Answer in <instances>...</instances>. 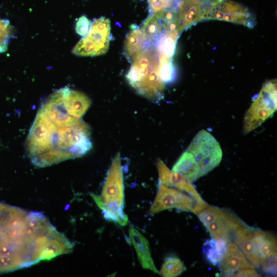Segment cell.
Masks as SVG:
<instances>
[{
	"label": "cell",
	"instance_id": "cell-1",
	"mask_svg": "<svg viewBox=\"0 0 277 277\" xmlns=\"http://www.w3.org/2000/svg\"><path fill=\"white\" fill-rule=\"evenodd\" d=\"M90 134L81 118L48 114L39 108L27 137V155L40 167L81 157L92 147Z\"/></svg>",
	"mask_w": 277,
	"mask_h": 277
},
{
	"label": "cell",
	"instance_id": "cell-2",
	"mask_svg": "<svg viewBox=\"0 0 277 277\" xmlns=\"http://www.w3.org/2000/svg\"><path fill=\"white\" fill-rule=\"evenodd\" d=\"M29 211L0 202V273L29 267L43 260L54 231L31 219Z\"/></svg>",
	"mask_w": 277,
	"mask_h": 277
},
{
	"label": "cell",
	"instance_id": "cell-3",
	"mask_svg": "<svg viewBox=\"0 0 277 277\" xmlns=\"http://www.w3.org/2000/svg\"><path fill=\"white\" fill-rule=\"evenodd\" d=\"M159 55L154 46L145 48L132 61L126 75L129 84L139 94L155 102L163 98L165 84L159 75Z\"/></svg>",
	"mask_w": 277,
	"mask_h": 277
},
{
	"label": "cell",
	"instance_id": "cell-4",
	"mask_svg": "<svg viewBox=\"0 0 277 277\" xmlns=\"http://www.w3.org/2000/svg\"><path fill=\"white\" fill-rule=\"evenodd\" d=\"M192 155L200 172V177L217 167L222 159L221 146L215 137L205 130H200L186 149Z\"/></svg>",
	"mask_w": 277,
	"mask_h": 277
},
{
	"label": "cell",
	"instance_id": "cell-5",
	"mask_svg": "<svg viewBox=\"0 0 277 277\" xmlns=\"http://www.w3.org/2000/svg\"><path fill=\"white\" fill-rule=\"evenodd\" d=\"M276 110V81L266 82L254 98L244 119V131L248 133L253 130Z\"/></svg>",
	"mask_w": 277,
	"mask_h": 277
},
{
	"label": "cell",
	"instance_id": "cell-6",
	"mask_svg": "<svg viewBox=\"0 0 277 277\" xmlns=\"http://www.w3.org/2000/svg\"><path fill=\"white\" fill-rule=\"evenodd\" d=\"M100 208L107 206L123 209L124 188L122 166L120 152L114 157L108 171L101 196L91 194Z\"/></svg>",
	"mask_w": 277,
	"mask_h": 277
},
{
	"label": "cell",
	"instance_id": "cell-7",
	"mask_svg": "<svg viewBox=\"0 0 277 277\" xmlns=\"http://www.w3.org/2000/svg\"><path fill=\"white\" fill-rule=\"evenodd\" d=\"M109 19L101 17L90 25L88 34L82 38L72 50L80 56H93L103 54L108 50L111 39Z\"/></svg>",
	"mask_w": 277,
	"mask_h": 277
},
{
	"label": "cell",
	"instance_id": "cell-8",
	"mask_svg": "<svg viewBox=\"0 0 277 277\" xmlns=\"http://www.w3.org/2000/svg\"><path fill=\"white\" fill-rule=\"evenodd\" d=\"M204 19H216L243 25L252 28L255 25L254 15L241 4L231 0H220L212 4Z\"/></svg>",
	"mask_w": 277,
	"mask_h": 277
},
{
	"label": "cell",
	"instance_id": "cell-9",
	"mask_svg": "<svg viewBox=\"0 0 277 277\" xmlns=\"http://www.w3.org/2000/svg\"><path fill=\"white\" fill-rule=\"evenodd\" d=\"M195 201L193 195L160 183L156 197L150 209V213L155 214L174 208L182 211L192 212Z\"/></svg>",
	"mask_w": 277,
	"mask_h": 277
},
{
	"label": "cell",
	"instance_id": "cell-10",
	"mask_svg": "<svg viewBox=\"0 0 277 277\" xmlns=\"http://www.w3.org/2000/svg\"><path fill=\"white\" fill-rule=\"evenodd\" d=\"M243 223L230 211L218 208L214 217L206 227L214 240L224 239L229 242H232L235 232Z\"/></svg>",
	"mask_w": 277,
	"mask_h": 277
},
{
	"label": "cell",
	"instance_id": "cell-11",
	"mask_svg": "<svg viewBox=\"0 0 277 277\" xmlns=\"http://www.w3.org/2000/svg\"><path fill=\"white\" fill-rule=\"evenodd\" d=\"M220 0H181L176 5L181 31L204 19L209 7Z\"/></svg>",
	"mask_w": 277,
	"mask_h": 277
},
{
	"label": "cell",
	"instance_id": "cell-12",
	"mask_svg": "<svg viewBox=\"0 0 277 277\" xmlns=\"http://www.w3.org/2000/svg\"><path fill=\"white\" fill-rule=\"evenodd\" d=\"M221 275L232 276L245 268H254L237 245L232 242L227 243L226 252L220 261Z\"/></svg>",
	"mask_w": 277,
	"mask_h": 277
},
{
	"label": "cell",
	"instance_id": "cell-13",
	"mask_svg": "<svg viewBox=\"0 0 277 277\" xmlns=\"http://www.w3.org/2000/svg\"><path fill=\"white\" fill-rule=\"evenodd\" d=\"M254 230L243 223L235 232L232 242L240 249L253 267L258 268L260 266V259L252 241Z\"/></svg>",
	"mask_w": 277,
	"mask_h": 277
},
{
	"label": "cell",
	"instance_id": "cell-14",
	"mask_svg": "<svg viewBox=\"0 0 277 277\" xmlns=\"http://www.w3.org/2000/svg\"><path fill=\"white\" fill-rule=\"evenodd\" d=\"M157 168L160 184L174 187L192 195H200L191 183L181 174L171 171L161 160L157 162Z\"/></svg>",
	"mask_w": 277,
	"mask_h": 277
},
{
	"label": "cell",
	"instance_id": "cell-15",
	"mask_svg": "<svg viewBox=\"0 0 277 277\" xmlns=\"http://www.w3.org/2000/svg\"><path fill=\"white\" fill-rule=\"evenodd\" d=\"M129 235L142 267L159 274L151 256L147 240L139 231L132 227L129 229Z\"/></svg>",
	"mask_w": 277,
	"mask_h": 277
},
{
	"label": "cell",
	"instance_id": "cell-16",
	"mask_svg": "<svg viewBox=\"0 0 277 277\" xmlns=\"http://www.w3.org/2000/svg\"><path fill=\"white\" fill-rule=\"evenodd\" d=\"M64 103L69 113L81 118L91 105L90 98L84 93L68 87L63 88Z\"/></svg>",
	"mask_w": 277,
	"mask_h": 277
},
{
	"label": "cell",
	"instance_id": "cell-17",
	"mask_svg": "<svg viewBox=\"0 0 277 277\" xmlns=\"http://www.w3.org/2000/svg\"><path fill=\"white\" fill-rule=\"evenodd\" d=\"M133 26L126 36L123 50V54L130 63L143 49L150 46L145 39L141 28Z\"/></svg>",
	"mask_w": 277,
	"mask_h": 277
},
{
	"label": "cell",
	"instance_id": "cell-18",
	"mask_svg": "<svg viewBox=\"0 0 277 277\" xmlns=\"http://www.w3.org/2000/svg\"><path fill=\"white\" fill-rule=\"evenodd\" d=\"M252 241L260 261L262 259L276 252V240L270 232L254 230Z\"/></svg>",
	"mask_w": 277,
	"mask_h": 277
},
{
	"label": "cell",
	"instance_id": "cell-19",
	"mask_svg": "<svg viewBox=\"0 0 277 277\" xmlns=\"http://www.w3.org/2000/svg\"><path fill=\"white\" fill-rule=\"evenodd\" d=\"M172 171L181 174L191 183L200 177L199 167L192 154L187 150L176 162Z\"/></svg>",
	"mask_w": 277,
	"mask_h": 277
},
{
	"label": "cell",
	"instance_id": "cell-20",
	"mask_svg": "<svg viewBox=\"0 0 277 277\" xmlns=\"http://www.w3.org/2000/svg\"><path fill=\"white\" fill-rule=\"evenodd\" d=\"M141 28L145 39L150 46H153L156 41L165 33L162 23L155 14L149 16Z\"/></svg>",
	"mask_w": 277,
	"mask_h": 277
},
{
	"label": "cell",
	"instance_id": "cell-21",
	"mask_svg": "<svg viewBox=\"0 0 277 277\" xmlns=\"http://www.w3.org/2000/svg\"><path fill=\"white\" fill-rule=\"evenodd\" d=\"M180 33L176 31L166 32L156 41L153 46L160 55L172 57Z\"/></svg>",
	"mask_w": 277,
	"mask_h": 277
},
{
	"label": "cell",
	"instance_id": "cell-22",
	"mask_svg": "<svg viewBox=\"0 0 277 277\" xmlns=\"http://www.w3.org/2000/svg\"><path fill=\"white\" fill-rule=\"evenodd\" d=\"M186 269L183 262L174 255L165 258L159 274L164 277H175L181 275Z\"/></svg>",
	"mask_w": 277,
	"mask_h": 277
},
{
	"label": "cell",
	"instance_id": "cell-23",
	"mask_svg": "<svg viewBox=\"0 0 277 277\" xmlns=\"http://www.w3.org/2000/svg\"><path fill=\"white\" fill-rule=\"evenodd\" d=\"M158 72L161 80L165 84L175 80L176 70L172 57L159 55Z\"/></svg>",
	"mask_w": 277,
	"mask_h": 277
},
{
	"label": "cell",
	"instance_id": "cell-24",
	"mask_svg": "<svg viewBox=\"0 0 277 277\" xmlns=\"http://www.w3.org/2000/svg\"><path fill=\"white\" fill-rule=\"evenodd\" d=\"M203 251L205 259L212 265L215 266L220 263L221 258L214 239H208L204 242Z\"/></svg>",
	"mask_w": 277,
	"mask_h": 277
},
{
	"label": "cell",
	"instance_id": "cell-25",
	"mask_svg": "<svg viewBox=\"0 0 277 277\" xmlns=\"http://www.w3.org/2000/svg\"><path fill=\"white\" fill-rule=\"evenodd\" d=\"M12 33L10 22L7 19L0 18V53L7 50Z\"/></svg>",
	"mask_w": 277,
	"mask_h": 277
},
{
	"label": "cell",
	"instance_id": "cell-26",
	"mask_svg": "<svg viewBox=\"0 0 277 277\" xmlns=\"http://www.w3.org/2000/svg\"><path fill=\"white\" fill-rule=\"evenodd\" d=\"M260 266L266 273L275 275L276 274V252L272 253L262 259Z\"/></svg>",
	"mask_w": 277,
	"mask_h": 277
},
{
	"label": "cell",
	"instance_id": "cell-27",
	"mask_svg": "<svg viewBox=\"0 0 277 277\" xmlns=\"http://www.w3.org/2000/svg\"><path fill=\"white\" fill-rule=\"evenodd\" d=\"M150 9L153 13L171 8L174 5L173 0H148Z\"/></svg>",
	"mask_w": 277,
	"mask_h": 277
},
{
	"label": "cell",
	"instance_id": "cell-28",
	"mask_svg": "<svg viewBox=\"0 0 277 277\" xmlns=\"http://www.w3.org/2000/svg\"><path fill=\"white\" fill-rule=\"evenodd\" d=\"M90 25V21L85 15L81 16L76 23V32L81 36H86L89 32Z\"/></svg>",
	"mask_w": 277,
	"mask_h": 277
},
{
	"label": "cell",
	"instance_id": "cell-29",
	"mask_svg": "<svg viewBox=\"0 0 277 277\" xmlns=\"http://www.w3.org/2000/svg\"><path fill=\"white\" fill-rule=\"evenodd\" d=\"M231 276H260V275L254 268H245L235 272Z\"/></svg>",
	"mask_w": 277,
	"mask_h": 277
}]
</instances>
